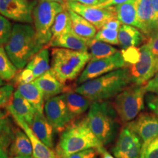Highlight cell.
Returning a JSON list of instances; mask_svg holds the SVG:
<instances>
[{
  "label": "cell",
  "instance_id": "obj_30",
  "mask_svg": "<svg viewBox=\"0 0 158 158\" xmlns=\"http://www.w3.org/2000/svg\"><path fill=\"white\" fill-rule=\"evenodd\" d=\"M18 69L13 64L5 48L0 46V77L3 81L13 80L17 73Z\"/></svg>",
  "mask_w": 158,
  "mask_h": 158
},
{
  "label": "cell",
  "instance_id": "obj_39",
  "mask_svg": "<svg viewBox=\"0 0 158 158\" xmlns=\"http://www.w3.org/2000/svg\"><path fill=\"white\" fill-rule=\"evenodd\" d=\"M146 91L148 92L156 94L158 95V71L152 78H151L144 85Z\"/></svg>",
  "mask_w": 158,
  "mask_h": 158
},
{
  "label": "cell",
  "instance_id": "obj_15",
  "mask_svg": "<svg viewBox=\"0 0 158 158\" xmlns=\"http://www.w3.org/2000/svg\"><path fill=\"white\" fill-rule=\"evenodd\" d=\"M137 18L138 29L148 38L157 32L152 0H137Z\"/></svg>",
  "mask_w": 158,
  "mask_h": 158
},
{
  "label": "cell",
  "instance_id": "obj_25",
  "mask_svg": "<svg viewBox=\"0 0 158 158\" xmlns=\"http://www.w3.org/2000/svg\"><path fill=\"white\" fill-rule=\"evenodd\" d=\"M26 68L32 72L35 79L50 70V51L48 48H43L42 50L40 51L29 61Z\"/></svg>",
  "mask_w": 158,
  "mask_h": 158
},
{
  "label": "cell",
  "instance_id": "obj_49",
  "mask_svg": "<svg viewBox=\"0 0 158 158\" xmlns=\"http://www.w3.org/2000/svg\"><path fill=\"white\" fill-rule=\"evenodd\" d=\"M144 152H145V150L142 149L141 156H140V158H144Z\"/></svg>",
  "mask_w": 158,
  "mask_h": 158
},
{
  "label": "cell",
  "instance_id": "obj_24",
  "mask_svg": "<svg viewBox=\"0 0 158 158\" xmlns=\"http://www.w3.org/2000/svg\"><path fill=\"white\" fill-rule=\"evenodd\" d=\"M16 91L23 97L37 111L43 112L44 110V96L42 91L35 84V82L17 85Z\"/></svg>",
  "mask_w": 158,
  "mask_h": 158
},
{
  "label": "cell",
  "instance_id": "obj_13",
  "mask_svg": "<svg viewBox=\"0 0 158 158\" xmlns=\"http://www.w3.org/2000/svg\"><path fill=\"white\" fill-rule=\"evenodd\" d=\"M35 5L29 0H0V14L16 22L31 23Z\"/></svg>",
  "mask_w": 158,
  "mask_h": 158
},
{
  "label": "cell",
  "instance_id": "obj_47",
  "mask_svg": "<svg viewBox=\"0 0 158 158\" xmlns=\"http://www.w3.org/2000/svg\"><path fill=\"white\" fill-rule=\"evenodd\" d=\"M48 1L54 2H56V3L61 4V5H66L67 3H68V2L70 1V0H48Z\"/></svg>",
  "mask_w": 158,
  "mask_h": 158
},
{
  "label": "cell",
  "instance_id": "obj_8",
  "mask_svg": "<svg viewBox=\"0 0 158 158\" xmlns=\"http://www.w3.org/2000/svg\"><path fill=\"white\" fill-rule=\"evenodd\" d=\"M128 67L129 65L124 61L121 51H118L111 56L104 58L90 59L78 76L76 84L81 85L114 70Z\"/></svg>",
  "mask_w": 158,
  "mask_h": 158
},
{
  "label": "cell",
  "instance_id": "obj_35",
  "mask_svg": "<svg viewBox=\"0 0 158 158\" xmlns=\"http://www.w3.org/2000/svg\"><path fill=\"white\" fill-rule=\"evenodd\" d=\"M14 93V87L12 84L0 86V107L7 106Z\"/></svg>",
  "mask_w": 158,
  "mask_h": 158
},
{
  "label": "cell",
  "instance_id": "obj_50",
  "mask_svg": "<svg viewBox=\"0 0 158 158\" xmlns=\"http://www.w3.org/2000/svg\"><path fill=\"white\" fill-rule=\"evenodd\" d=\"M3 85H4V81L2 80V78L0 77V86H3Z\"/></svg>",
  "mask_w": 158,
  "mask_h": 158
},
{
  "label": "cell",
  "instance_id": "obj_17",
  "mask_svg": "<svg viewBox=\"0 0 158 158\" xmlns=\"http://www.w3.org/2000/svg\"><path fill=\"white\" fill-rule=\"evenodd\" d=\"M34 82L42 91L45 100L64 93L69 90L51 70L37 78Z\"/></svg>",
  "mask_w": 158,
  "mask_h": 158
},
{
  "label": "cell",
  "instance_id": "obj_27",
  "mask_svg": "<svg viewBox=\"0 0 158 158\" xmlns=\"http://www.w3.org/2000/svg\"><path fill=\"white\" fill-rule=\"evenodd\" d=\"M117 19L122 24L130 25L138 28L137 18V0L115 6Z\"/></svg>",
  "mask_w": 158,
  "mask_h": 158
},
{
  "label": "cell",
  "instance_id": "obj_19",
  "mask_svg": "<svg viewBox=\"0 0 158 158\" xmlns=\"http://www.w3.org/2000/svg\"><path fill=\"white\" fill-rule=\"evenodd\" d=\"M30 127L35 135L45 145L51 149L54 148L55 130L43 112H36Z\"/></svg>",
  "mask_w": 158,
  "mask_h": 158
},
{
  "label": "cell",
  "instance_id": "obj_41",
  "mask_svg": "<svg viewBox=\"0 0 158 158\" xmlns=\"http://www.w3.org/2000/svg\"><path fill=\"white\" fill-rule=\"evenodd\" d=\"M12 128L10 124L8 118H7L5 114L0 110V134L11 131Z\"/></svg>",
  "mask_w": 158,
  "mask_h": 158
},
{
  "label": "cell",
  "instance_id": "obj_43",
  "mask_svg": "<svg viewBox=\"0 0 158 158\" xmlns=\"http://www.w3.org/2000/svg\"><path fill=\"white\" fill-rule=\"evenodd\" d=\"M130 1H131V0H107V1L105 2L100 4V5H98V6H95V7H101V8L109 7H115V6L128 2Z\"/></svg>",
  "mask_w": 158,
  "mask_h": 158
},
{
  "label": "cell",
  "instance_id": "obj_1",
  "mask_svg": "<svg viewBox=\"0 0 158 158\" xmlns=\"http://www.w3.org/2000/svg\"><path fill=\"white\" fill-rule=\"evenodd\" d=\"M130 84L131 78L129 68H124L78 85L74 91L92 102L106 101L115 98Z\"/></svg>",
  "mask_w": 158,
  "mask_h": 158
},
{
  "label": "cell",
  "instance_id": "obj_42",
  "mask_svg": "<svg viewBox=\"0 0 158 158\" xmlns=\"http://www.w3.org/2000/svg\"><path fill=\"white\" fill-rule=\"evenodd\" d=\"M146 102L149 109L158 115V96L149 94L146 98Z\"/></svg>",
  "mask_w": 158,
  "mask_h": 158
},
{
  "label": "cell",
  "instance_id": "obj_31",
  "mask_svg": "<svg viewBox=\"0 0 158 158\" xmlns=\"http://www.w3.org/2000/svg\"><path fill=\"white\" fill-rule=\"evenodd\" d=\"M94 39L110 45H118V30L102 28L97 31Z\"/></svg>",
  "mask_w": 158,
  "mask_h": 158
},
{
  "label": "cell",
  "instance_id": "obj_7",
  "mask_svg": "<svg viewBox=\"0 0 158 158\" xmlns=\"http://www.w3.org/2000/svg\"><path fill=\"white\" fill-rule=\"evenodd\" d=\"M66 7V5L50 2L38 0L32 13L33 23L36 37L41 45H48L52 38L51 28L59 13Z\"/></svg>",
  "mask_w": 158,
  "mask_h": 158
},
{
  "label": "cell",
  "instance_id": "obj_22",
  "mask_svg": "<svg viewBox=\"0 0 158 158\" xmlns=\"http://www.w3.org/2000/svg\"><path fill=\"white\" fill-rule=\"evenodd\" d=\"M10 157H21L32 158L33 148L31 141L24 131L17 130L9 149Z\"/></svg>",
  "mask_w": 158,
  "mask_h": 158
},
{
  "label": "cell",
  "instance_id": "obj_26",
  "mask_svg": "<svg viewBox=\"0 0 158 158\" xmlns=\"http://www.w3.org/2000/svg\"><path fill=\"white\" fill-rule=\"evenodd\" d=\"M71 19L73 31L79 36L86 39H93L95 37L97 29L94 26L86 21L81 15L68 9Z\"/></svg>",
  "mask_w": 158,
  "mask_h": 158
},
{
  "label": "cell",
  "instance_id": "obj_12",
  "mask_svg": "<svg viewBox=\"0 0 158 158\" xmlns=\"http://www.w3.org/2000/svg\"><path fill=\"white\" fill-rule=\"evenodd\" d=\"M143 142L127 124L120 131L113 153L116 158H140Z\"/></svg>",
  "mask_w": 158,
  "mask_h": 158
},
{
  "label": "cell",
  "instance_id": "obj_51",
  "mask_svg": "<svg viewBox=\"0 0 158 158\" xmlns=\"http://www.w3.org/2000/svg\"><path fill=\"white\" fill-rule=\"evenodd\" d=\"M99 1H100V4H101V3L105 2H106L107 0H99Z\"/></svg>",
  "mask_w": 158,
  "mask_h": 158
},
{
  "label": "cell",
  "instance_id": "obj_44",
  "mask_svg": "<svg viewBox=\"0 0 158 158\" xmlns=\"http://www.w3.org/2000/svg\"><path fill=\"white\" fill-rule=\"evenodd\" d=\"M122 25V23L118 19H113L111 21H108V23H106L102 28L113 29V30H118Z\"/></svg>",
  "mask_w": 158,
  "mask_h": 158
},
{
  "label": "cell",
  "instance_id": "obj_23",
  "mask_svg": "<svg viewBox=\"0 0 158 158\" xmlns=\"http://www.w3.org/2000/svg\"><path fill=\"white\" fill-rule=\"evenodd\" d=\"M63 94L67 108L74 118L87 111L92 102L86 97L75 91L68 90Z\"/></svg>",
  "mask_w": 158,
  "mask_h": 158
},
{
  "label": "cell",
  "instance_id": "obj_2",
  "mask_svg": "<svg viewBox=\"0 0 158 158\" xmlns=\"http://www.w3.org/2000/svg\"><path fill=\"white\" fill-rule=\"evenodd\" d=\"M44 46L38 42L35 27L31 23H18L13 26L12 33L5 49L18 70H22Z\"/></svg>",
  "mask_w": 158,
  "mask_h": 158
},
{
  "label": "cell",
  "instance_id": "obj_10",
  "mask_svg": "<svg viewBox=\"0 0 158 158\" xmlns=\"http://www.w3.org/2000/svg\"><path fill=\"white\" fill-rule=\"evenodd\" d=\"M66 7L81 15L86 21L94 26L98 30L101 29L108 21L117 19L115 7L101 8L95 6L84 5L73 1H68Z\"/></svg>",
  "mask_w": 158,
  "mask_h": 158
},
{
  "label": "cell",
  "instance_id": "obj_29",
  "mask_svg": "<svg viewBox=\"0 0 158 158\" xmlns=\"http://www.w3.org/2000/svg\"><path fill=\"white\" fill-rule=\"evenodd\" d=\"M72 29L70 13L68 7H65L60 13H59L54 20V24L51 28L52 39L56 38L64 34V32Z\"/></svg>",
  "mask_w": 158,
  "mask_h": 158
},
{
  "label": "cell",
  "instance_id": "obj_14",
  "mask_svg": "<svg viewBox=\"0 0 158 158\" xmlns=\"http://www.w3.org/2000/svg\"><path fill=\"white\" fill-rule=\"evenodd\" d=\"M143 142L142 149L145 150L150 141L158 137V115L141 113L133 121L127 124Z\"/></svg>",
  "mask_w": 158,
  "mask_h": 158
},
{
  "label": "cell",
  "instance_id": "obj_21",
  "mask_svg": "<svg viewBox=\"0 0 158 158\" xmlns=\"http://www.w3.org/2000/svg\"><path fill=\"white\" fill-rule=\"evenodd\" d=\"M147 40L141 31L133 26L122 24L118 29V45L122 49L139 46L147 43Z\"/></svg>",
  "mask_w": 158,
  "mask_h": 158
},
{
  "label": "cell",
  "instance_id": "obj_45",
  "mask_svg": "<svg viewBox=\"0 0 158 158\" xmlns=\"http://www.w3.org/2000/svg\"><path fill=\"white\" fill-rule=\"evenodd\" d=\"M70 1L76 2L81 4V5L87 6H98L100 5L99 0H70Z\"/></svg>",
  "mask_w": 158,
  "mask_h": 158
},
{
  "label": "cell",
  "instance_id": "obj_9",
  "mask_svg": "<svg viewBox=\"0 0 158 158\" xmlns=\"http://www.w3.org/2000/svg\"><path fill=\"white\" fill-rule=\"evenodd\" d=\"M141 56L136 64L128 67L131 83L135 85H145L158 71V56L152 52L147 43L140 48Z\"/></svg>",
  "mask_w": 158,
  "mask_h": 158
},
{
  "label": "cell",
  "instance_id": "obj_52",
  "mask_svg": "<svg viewBox=\"0 0 158 158\" xmlns=\"http://www.w3.org/2000/svg\"><path fill=\"white\" fill-rule=\"evenodd\" d=\"M10 158H26V157H10ZM34 158V157H32Z\"/></svg>",
  "mask_w": 158,
  "mask_h": 158
},
{
  "label": "cell",
  "instance_id": "obj_38",
  "mask_svg": "<svg viewBox=\"0 0 158 158\" xmlns=\"http://www.w3.org/2000/svg\"><path fill=\"white\" fill-rule=\"evenodd\" d=\"M98 153V151L95 149H88L71 154L63 158H97Z\"/></svg>",
  "mask_w": 158,
  "mask_h": 158
},
{
  "label": "cell",
  "instance_id": "obj_33",
  "mask_svg": "<svg viewBox=\"0 0 158 158\" xmlns=\"http://www.w3.org/2000/svg\"><path fill=\"white\" fill-rule=\"evenodd\" d=\"M13 137V130L0 134V158H9V149Z\"/></svg>",
  "mask_w": 158,
  "mask_h": 158
},
{
  "label": "cell",
  "instance_id": "obj_4",
  "mask_svg": "<svg viewBox=\"0 0 158 158\" xmlns=\"http://www.w3.org/2000/svg\"><path fill=\"white\" fill-rule=\"evenodd\" d=\"M86 118L91 130L102 145L114 141L119 124L113 104L107 100L92 102Z\"/></svg>",
  "mask_w": 158,
  "mask_h": 158
},
{
  "label": "cell",
  "instance_id": "obj_34",
  "mask_svg": "<svg viewBox=\"0 0 158 158\" xmlns=\"http://www.w3.org/2000/svg\"><path fill=\"white\" fill-rule=\"evenodd\" d=\"M122 56L126 63L129 65L136 64L141 56V50L137 47H130V48L122 49L121 51Z\"/></svg>",
  "mask_w": 158,
  "mask_h": 158
},
{
  "label": "cell",
  "instance_id": "obj_48",
  "mask_svg": "<svg viewBox=\"0 0 158 158\" xmlns=\"http://www.w3.org/2000/svg\"><path fill=\"white\" fill-rule=\"evenodd\" d=\"M101 155H102V158H114L113 156L110 155V153H108L106 150H105Z\"/></svg>",
  "mask_w": 158,
  "mask_h": 158
},
{
  "label": "cell",
  "instance_id": "obj_11",
  "mask_svg": "<svg viewBox=\"0 0 158 158\" xmlns=\"http://www.w3.org/2000/svg\"><path fill=\"white\" fill-rule=\"evenodd\" d=\"M44 111L49 123L57 132H62L74 119L67 108L63 94L45 100Z\"/></svg>",
  "mask_w": 158,
  "mask_h": 158
},
{
  "label": "cell",
  "instance_id": "obj_5",
  "mask_svg": "<svg viewBox=\"0 0 158 158\" xmlns=\"http://www.w3.org/2000/svg\"><path fill=\"white\" fill-rule=\"evenodd\" d=\"M91 59L86 51L54 48L51 50V70L63 84L80 76Z\"/></svg>",
  "mask_w": 158,
  "mask_h": 158
},
{
  "label": "cell",
  "instance_id": "obj_32",
  "mask_svg": "<svg viewBox=\"0 0 158 158\" xmlns=\"http://www.w3.org/2000/svg\"><path fill=\"white\" fill-rule=\"evenodd\" d=\"M13 27L7 18L0 14V46H5L10 37Z\"/></svg>",
  "mask_w": 158,
  "mask_h": 158
},
{
  "label": "cell",
  "instance_id": "obj_40",
  "mask_svg": "<svg viewBox=\"0 0 158 158\" xmlns=\"http://www.w3.org/2000/svg\"><path fill=\"white\" fill-rule=\"evenodd\" d=\"M146 43L151 49L153 54L158 56V31L153 34L151 37H149Z\"/></svg>",
  "mask_w": 158,
  "mask_h": 158
},
{
  "label": "cell",
  "instance_id": "obj_20",
  "mask_svg": "<svg viewBox=\"0 0 158 158\" xmlns=\"http://www.w3.org/2000/svg\"><path fill=\"white\" fill-rule=\"evenodd\" d=\"M8 112H13L18 116L22 117L31 125L34 119L37 110L26 99L15 90L9 104L7 106Z\"/></svg>",
  "mask_w": 158,
  "mask_h": 158
},
{
  "label": "cell",
  "instance_id": "obj_3",
  "mask_svg": "<svg viewBox=\"0 0 158 158\" xmlns=\"http://www.w3.org/2000/svg\"><path fill=\"white\" fill-rule=\"evenodd\" d=\"M88 149H95L100 154L106 150L91 130L86 118H84L70 122L62 132L56 147V158H63Z\"/></svg>",
  "mask_w": 158,
  "mask_h": 158
},
{
  "label": "cell",
  "instance_id": "obj_37",
  "mask_svg": "<svg viewBox=\"0 0 158 158\" xmlns=\"http://www.w3.org/2000/svg\"><path fill=\"white\" fill-rule=\"evenodd\" d=\"M144 158H158V137L150 141L146 147Z\"/></svg>",
  "mask_w": 158,
  "mask_h": 158
},
{
  "label": "cell",
  "instance_id": "obj_6",
  "mask_svg": "<svg viewBox=\"0 0 158 158\" xmlns=\"http://www.w3.org/2000/svg\"><path fill=\"white\" fill-rule=\"evenodd\" d=\"M146 92L144 85L132 84L115 97L113 106L120 121L128 123L141 114Z\"/></svg>",
  "mask_w": 158,
  "mask_h": 158
},
{
  "label": "cell",
  "instance_id": "obj_46",
  "mask_svg": "<svg viewBox=\"0 0 158 158\" xmlns=\"http://www.w3.org/2000/svg\"><path fill=\"white\" fill-rule=\"evenodd\" d=\"M154 11H155V24L158 30V0H152Z\"/></svg>",
  "mask_w": 158,
  "mask_h": 158
},
{
  "label": "cell",
  "instance_id": "obj_36",
  "mask_svg": "<svg viewBox=\"0 0 158 158\" xmlns=\"http://www.w3.org/2000/svg\"><path fill=\"white\" fill-rule=\"evenodd\" d=\"M13 80L14 81V83L17 86L20 84H27V83L33 82L35 80V78L32 72L25 67L19 73H17Z\"/></svg>",
  "mask_w": 158,
  "mask_h": 158
},
{
  "label": "cell",
  "instance_id": "obj_28",
  "mask_svg": "<svg viewBox=\"0 0 158 158\" xmlns=\"http://www.w3.org/2000/svg\"><path fill=\"white\" fill-rule=\"evenodd\" d=\"M118 51H119L111 45L97 40L94 38L90 39L89 41L88 52L90 54L91 59H101L111 56Z\"/></svg>",
  "mask_w": 158,
  "mask_h": 158
},
{
  "label": "cell",
  "instance_id": "obj_18",
  "mask_svg": "<svg viewBox=\"0 0 158 158\" xmlns=\"http://www.w3.org/2000/svg\"><path fill=\"white\" fill-rule=\"evenodd\" d=\"M89 40L76 35L71 29L56 38L51 40L48 45L54 48H61L73 51L88 52V45Z\"/></svg>",
  "mask_w": 158,
  "mask_h": 158
},
{
  "label": "cell",
  "instance_id": "obj_16",
  "mask_svg": "<svg viewBox=\"0 0 158 158\" xmlns=\"http://www.w3.org/2000/svg\"><path fill=\"white\" fill-rule=\"evenodd\" d=\"M9 114L14 118L16 124L23 129L30 139L33 148V156L34 158H56L54 152L52 149L45 145L33 133L30 125L21 116H18L13 112H9Z\"/></svg>",
  "mask_w": 158,
  "mask_h": 158
}]
</instances>
